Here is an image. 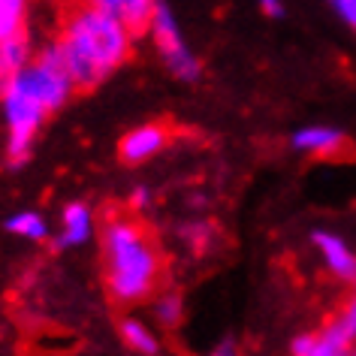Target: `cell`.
<instances>
[{"label": "cell", "instance_id": "cell-1", "mask_svg": "<svg viewBox=\"0 0 356 356\" xmlns=\"http://www.w3.org/2000/svg\"><path fill=\"white\" fill-rule=\"evenodd\" d=\"M55 49L73 88L91 91L106 73L124 64L130 51V33L97 3L79 6L73 15L64 19V33L55 42Z\"/></svg>", "mask_w": 356, "mask_h": 356}, {"label": "cell", "instance_id": "cell-2", "mask_svg": "<svg viewBox=\"0 0 356 356\" xmlns=\"http://www.w3.org/2000/svg\"><path fill=\"white\" fill-rule=\"evenodd\" d=\"M103 263L106 284L118 302L145 299L160 281V251L151 229L136 218L109 211L103 227Z\"/></svg>", "mask_w": 356, "mask_h": 356}, {"label": "cell", "instance_id": "cell-3", "mask_svg": "<svg viewBox=\"0 0 356 356\" xmlns=\"http://www.w3.org/2000/svg\"><path fill=\"white\" fill-rule=\"evenodd\" d=\"M3 106H6V121H10V160L13 163H22L28 157V148L33 142V133H37L40 121L46 118V109L37 106L15 85L3 97Z\"/></svg>", "mask_w": 356, "mask_h": 356}, {"label": "cell", "instance_id": "cell-4", "mask_svg": "<svg viewBox=\"0 0 356 356\" xmlns=\"http://www.w3.org/2000/svg\"><path fill=\"white\" fill-rule=\"evenodd\" d=\"M154 40H157V49L163 55L166 67L178 79H188V82L200 79V64L188 51V46L181 42V33H178V24L172 19V13H169V6H157V13H154Z\"/></svg>", "mask_w": 356, "mask_h": 356}, {"label": "cell", "instance_id": "cell-5", "mask_svg": "<svg viewBox=\"0 0 356 356\" xmlns=\"http://www.w3.org/2000/svg\"><path fill=\"white\" fill-rule=\"evenodd\" d=\"M100 10L106 15L121 22V28L130 33V37H139L148 28H154V13L157 6L148 3V0H100Z\"/></svg>", "mask_w": 356, "mask_h": 356}, {"label": "cell", "instance_id": "cell-6", "mask_svg": "<svg viewBox=\"0 0 356 356\" xmlns=\"http://www.w3.org/2000/svg\"><path fill=\"white\" fill-rule=\"evenodd\" d=\"M166 142H169L166 124H145V127L130 130L127 136L121 139L118 151H121L124 163H139V160H148L151 154H157Z\"/></svg>", "mask_w": 356, "mask_h": 356}, {"label": "cell", "instance_id": "cell-7", "mask_svg": "<svg viewBox=\"0 0 356 356\" xmlns=\"http://www.w3.org/2000/svg\"><path fill=\"white\" fill-rule=\"evenodd\" d=\"M293 145L302 148V151H314L320 157H332V160L347 154V139L338 130H329V127L299 130L296 136H293Z\"/></svg>", "mask_w": 356, "mask_h": 356}, {"label": "cell", "instance_id": "cell-8", "mask_svg": "<svg viewBox=\"0 0 356 356\" xmlns=\"http://www.w3.org/2000/svg\"><path fill=\"white\" fill-rule=\"evenodd\" d=\"M24 64H28V40L19 37L10 42H0V97L10 94L15 79L24 73Z\"/></svg>", "mask_w": 356, "mask_h": 356}, {"label": "cell", "instance_id": "cell-9", "mask_svg": "<svg viewBox=\"0 0 356 356\" xmlns=\"http://www.w3.org/2000/svg\"><path fill=\"white\" fill-rule=\"evenodd\" d=\"M314 242H317L320 251H323L329 269L335 275H341V278H356V257L350 254V248H347L341 238L332 236V233H317Z\"/></svg>", "mask_w": 356, "mask_h": 356}, {"label": "cell", "instance_id": "cell-10", "mask_svg": "<svg viewBox=\"0 0 356 356\" xmlns=\"http://www.w3.org/2000/svg\"><path fill=\"white\" fill-rule=\"evenodd\" d=\"M91 236V215H88L85 206H70L64 211V233L58 238V248H67V245H79Z\"/></svg>", "mask_w": 356, "mask_h": 356}, {"label": "cell", "instance_id": "cell-11", "mask_svg": "<svg viewBox=\"0 0 356 356\" xmlns=\"http://www.w3.org/2000/svg\"><path fill=\"white\" fill-rule=\"evenodd\" d=\"M24 37V3L22 0H0V42Z\"/></svg>", "mask_w": 356, "mask_h": 356}, {"label": "cell", "instance_id": "cell-12", "mask_svg": "<svg viewBox=\"0 0 356 356\" xmlns=\"http://www.w3.org/2000/svg\"><path fill=\"white\" fill-rule=\"evenodd\" d=\"M121 335H124V341H127L133 350H139V353H154L157 350V341L151 338V332L139 323V320H124Z\"/></svg>", "mask_w": 356, "mask_h": 356}, {"label": "cell", "instance_id": "cell-13", "mask_svg": "<svg viewBox=\"0 0 356 356\" xmlns=\"http://www.w3.org/2000/svg\"><path fill=\"white\" fill-rule=\"evenodd\" d=\"M6 229L10 233H19V236H28V238H42L46 236V224H42V218H37V215H15V218H10L6 220Z\"/></svg>", "mask_w": 356, "mask_h": 356}, {"label": "cell", "instance_id": "cell-14", "mask_svg": "<svg viewBox=\"0 0 356 356\" xmlns=\"http://www.w3.org/2000/svg\"><path fill=\"white\" fill-rule=\"evenodd\" d=\"M157 317L163 320L166 326L178 323V317H181V302H178V296H163L157 302Z\"/></svg>", "mask_w": 356, "mask_h": 356}, {"label": "cell", "instance_id": "cell-15", "mask_svg": "<svg viewBox=\"0 0 356 356\" xmlns=\"http://www.w3.org/2000/svg\"><path fill=\"white\" fill-rule=\"evenodd\" d=\"M338 323L344 326V332L350 335V338H356V299L350 302V305H347V311L341 317H338Z\"/></svg>", "mask_w": 356, "mask_h": 356}, {"label": "cell", "instance_id": "cell-16", "mask_svg": "<svg viewBox=\"0 0 356 356\" xmlns=\"http://www.w3.org/2000/svg\"><path fill=\"white\" fill-rule=\"evenodd\" d=\"M314 344H317V338L299 335L296 341H293V356H311V353H314Z\"/></svg>", "mask_w": 356, "mask_h": 356}, {"label": "cell", "instance_id": "cell-17", "mask_svg": "<svg viewBox=\"0 0 356 356\" xmlns=\"http://www.w3.org/2000/svg\"><path fill=\"white\" fill-rule=\"evenodd\" d=\"M335 10H338V15H341L347 24H353V28H356V0H338Z\"/></svg>", "mask_w": 356, "mask_h": 356}, {"label": "cell", "instance_id": "cell-18", "mask_svg": "<svg viewBox=\"0 0 356 356\" xmlns=\"http://www.w3.org/2000/svg\"><path fill=\"white\" fill-rule=\"evenodd\" d=\"M142 206H148V191H142V188H139L136 193H133V209L139 211Z\"/></svg>", "mask_w": 356, "mask_h": 356}, {"label": "cell", "instance_id": "cell-19", "mask_svg": "<svg viewBox=\"0 0 356 356\" xmlns=\"http://www.w3.org/2000/svg\"><path fill=\"white\" fill-rule=\"evenodd\" d=\"M263 10L269 13V15H281V13H284V6H281V3H275V0H266Z\"/></svg>", "mask_w": 356, "mask_h": 356}, {"label": "cell", "instance_id": "cell-20", "mask_svg": "<svg viewBox=\"0 0 356 356\" xmlns=\"http://www.w3.org/2000/svg\"><path fill=\"white\" fill-rule=\"evenodd\" d=\"M211 356H233V344H229V341H227V344H220V347H218V350L211 353Z\"/></svg>", "mask_w": 356, "mask_h": 356}]
</instances>
